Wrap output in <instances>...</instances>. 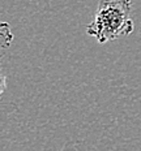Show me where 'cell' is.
<instances>
[{"label":"cell","instance_id":"obj_1","mask_svg":"<svg viewBox=\"0 0 141 151\" xmlns=\"http://www.w3.org/2000/svg\"><path fill=\"white\" fill-rule=\"evenodd\" d=\"M131 12L132 0H99L86 34L94 37L101 45L129 35L134 29Z\"/></svg>","mask_w":141,"mask_h":151},{"label":"cell","instance_id":"obj_3","mask_svg":"<svg viewBox=\"0 0 141 151\" xmlns=\"http://www.w3.org/2000/svg\"><path fill=\"white\" fill-rule=\"evenodd\" d=\"M5 87H7V77H5L4 72H3L1 68H0V95L4 93Z\"/></svg>","mask_w":141,"mask_h":151},{"label":"cell","instance_id":"obj_2","mask_svg":"<svg viewBox=\"0 0 141 151\" xmlns=\"http://www.w3.org/2000/svg\"><path fill=\"white\" fill-rule=\"evenodd\" d=\"M12 42H13V34L9 24L0 21V51L9 48Z\"/></svg>","mask_w":141,"mask_h":151}]
</instances>
